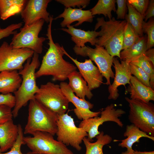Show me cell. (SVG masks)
Wrapping results in <instances>:
<instances>
[{"instance_id": "6da1fadb", "label": "cell", "mask_w": 154, "mask_h": 154, "mask_svg": "<svg viewBox=\"0 0 154 154\" xmlns=\"http://www.w3.org/2000/svg\"><path fill=\"white\" fill-rule=\"evenodd\" d=\"M53 16H50L46 36L48 40L49 48L44 56L40 68L36 72V78L45 76H52L53 80L64 82L68 75L76 70L77 67L64 59V54L62 46L54 43L52 35V25Z\"/></svg>"}, {"instance_id": "7a4b0ae2", "label": "cell", "mask_w": 154, "mask_h": 154, "mask_svg": "<svg viewBox=\"0 0 154 154\" xmlns=\"http://www.w3.org/2000/svg\"><path fill=\"white\" fill-rule=\"evenodd\" d=\"M94 31L100 27L99 36L97 38L96 44L104 47L113 57L120 58L122 50L123 33L127 21L124 20H117L114 17L106 21L103 17H98Z\"/></svg>"}, {"instance_id": "3957f363", "label": "cell", "mask_w": 154, "mask_h": 154, "mask_svg": "<svg viewBox=\"0 0 154 154\" xmlns=\"http://www.w3.org/2000/svg\"><path fill=\"white\" fill-rule=\"evenodd\" d=\"M32 57V60L29 58L27 60L23 68L19 72L22 81L19 88L14 93L16 103L12 112L14 118L18 116L22 108L27 105L29 101L35 98V95L39 89L35 76L36 70L40 65L39 55L34 52Z\"/></svg>"}, {"instance_id": "277c9868", "label": "cell", "mask_w": 154, "mask_h": 154, "mask_svg": "<svg viewBox=\"0 0 154 154\" xmlns=\"http://www.w3.org/2000/svg\"><path fill=\"white\" fill-rule=\"evenodd\" d=\"M58 115L34 98L29 101L27 121L24 134L37 131L46 132L53 135L57 131Z\"/></svg>"}, {"instance_id": "5b68a950", "label": "cell", "mask_w": 154, "mask_h": 154, "mask_svg": "<svg viewBox=\"0 0 154 154\" xmlns=\"http://www.w3.org/2000/svg\"><path fill=\"white\" fill-rule=\"evenodd\" d=\"M129 107V121L148 135L154 137V105L151 102L125 98Z\"/></svg>"}, {"instance_id": "8992f818", "label": "cell", "mask_w": 154, "mask_h": 154, "mask_svg": "<svg viewBox=\"0 0 154 154\" xmlns=\"http://www.w3.org/2000/svg\"><path fill=\"white\" fill-rule=\"evenodd\" d=\"M33 136L23 137L24 144L31 151L43 154H75L62 143L56 140L52 134L37 131Z\"/></svg>"}, {"instance_id": "52a82bcc", "label": "cell", "mask_w": 154, "mask_h": 154, "mask_svg": "<svg viewBox=\"0 0 154 154\" xmlns=\"http://www.w3.org/2000/svg\"><path fill=\"white\" fill-rule=\"evenodd\" d=\"M39 20L33 23L21 28L19 32L15 34L10 44L16 48H26L38 54L43 50L44 42L46 38L38 35L44 22Z\"/></svg>"}, {"instance_id": "ba28073f", "label": "cell", "mask_w": 154, "mask_h": 154, "mask_svg": "<svg viewBox=\"0 0 154 154\" xmlns=\"http://www.w3.org/2000/svg\"><path fill=\"white\" fill-rule=\"evenodd\" d=\"M57 140L66 145H70L80 151V144L87 133L82 128L76 125L74 119L67 113L58 115L57 121Z\"/></svg>"}, {"instance_id": "9c48e42d", "label": "cell", "mask_w": 154, "mask_h": 154, "mask_svg": "<svg viewBox=\"0 0 154 154\" xmlns=\"http://www.w3.org/2000/svg\"><path fill=\"white\" fill-rule=\"evenodd\" d=\"M35 99L58 115L66 113L69 103L59 85L51 82L41 85Z\"/></svg>"}, {"instance_id": "30bf717a", "label": "cell", "mask_w": 154, "mask_h": 154, "mask_svg": "<svg viewBox=\"0 0 154 154\" xmlns=\"http://www.w3.org/2000/svg\"><path fill=\"white\" fill-rule=\"evenodd\" d=\"M95 46V48H93L88 46L80 47L75 45L73 50L76 55L84 57H88L89 59L94 61L103 77L106 79V82L104 84L110 85V78H114L115 74L112 68L114 57L104 47L96 44Z\"/></svg>"}, {"instance_id": "8fae6325", "label": "cell", "mask_w": 154, "mask_h": 154, "mask_svg": "<svg viewBox=\"0 0 154 154\" xmlns=\"http://www.w3.org/2000/svg\"><path fill=\"white\" fill-rule=\"evenodd\" d=\"M115 107L114 104H111L101 110L100 117L90 118L80 122L78 127L82 128L87 133V138L89 141H94L93 139L100 133L99 127L104 122H114L120 127H123V124L119 118L126 112L121 109H116Z\"/></svg>"}, {"instance_id": "7c38bea8", "label": "cell", "mask_w": 154, "mask_h": 154, "mask_svg": "<svg viewBox=\"0 0 154 154\" xmlns=\"http://www.w3.org/2000/svg\"><path fill=\"white\" fill-rule=\"evenodd\" d=\"M34 53L29 49L13 48L7 42H3L0 46V72L21 70L24 63L32 57Z\"/></svg>"}, {"instance_id": "4fadbf2b", "label": "cell", "mask_w": 154, "mask_h": 154, "mask_svg": "<svg viewBox=\"0 0 154 154\" xmlns=\"http://www.w3.org/2000/svg\"><path fill=\"white\" fill-rule=\"evenodd\" d=\"M50 0H29L21 12V17L24 23L23 27L29 26L36 21L43 19L48 23L50 13L47 10Z\"/></svg>"}, {"instance_id": "5bb4252c", "label": "cell", "mask_w": 154, "mask_h": 154, "mask_svg": "<svg viewBox=\"0 0 154 154\" xmlns=\"http://www.w3.org/2000/svg\"><path fill=\"white\" fill-rule=\"evenodd\" d=\"M59 85L69 102H71L75 106L74 112L78 119L86 120L98 117L100 114L101 110L97 112L91 111L90 110L93 108L94 104L85 99H83L76 96L68 83L62 82Z\"/></svg>"}, {"instance_id": "9a60e30c", "label": "cell", "mask_w": 154, "mask_h": 154, "mask_svg": "<svg viewBox=\"0 0 154 154\" xmlns=\"http://www.w3.org/2000/svg\"><path fill=\"white\" fill-rule=\"evenodd\" d=\"M64 54L74 63L79 72L87 82L89 89L92 90L99 88L103 83V76L98 68L90 59H86L84 62L78 61L70 55L61 46Z\"/></svg>"}, {"instance_id": "2e32d148", "label": "cell", "mask_w": 154, "mask_h": 154, "mask_svg": "<svg viewBox=\"0 0 154 154\" xmlns=\"http://www.w3.org/2000/svg\"><path fill=\"white\" fill-rule=\"evenodd\" d=\"M130 63L126 60H122L120 62L117 58H113V66L115 74L113 83L108 87V99L117 100L119 96L118 87L121 85L125 87L126 84H130V77L132 75L130 69Z\"/></svg>"}, {"instance_id": "e0dca14e", "label": "cell", "mask_w": 154, "mask_h": 154, "mask_svg": "<svg viewBox=\"0 0 154 154\" xmlns=\"http://www.w3.org/2000/svg\"><path fill=\"white\" fill-rule=\"evenodd\" d=\"M94 16L92 15L90 10H83L81 8H73L71 7L65 8L62 13L54 19L56 20L62 18L63 21L60 25L62 27L70 25L72 23L77 21L78 22L73 26H78L84 22L92 23Z\"/></svg>"}, {"instance_id": "ac0fdd59", "label": "cell", "mask_w": 154, "mask_h": 154, "mask_svg": "<svg viewBox=\"0 0 154 154\" xmlns=\"http://www.w3.org/2000/svg\"><path fill=\"white\" fill-rule=\"evenodd\" d=\"M130 82L125 91L130 94V99L147 103L154 100V90L150 87L146 86L132 75Z\"/></svg>"}, {"instance_id": "d6986e66", "label": "cell", "mask_w": 154, "mask_h": 154, "mask_svg": "<svg viewBox=\"0 0 154 154\" xmlns=\"http://www.w3.org/2000/svg\"><path fill=\"white\" fill-rule=\"evenodd\" d=\"M18 125L12 119L0 124V149L1 153L11 149L16 141L19 135Z\"/></svg>"}, {"instance_id": "ffe728a7", "label": "cell", "mask_w": 154, "mask_h": 154, "mask_svg": "<svg viewBox=\"0 0 154 154\" xmlns=\"http://www.w3.org/2000/svg\"><path fill=\"white\" fill-rule=\"evenodd\" d=\"M67 29L62 28L60 29L69 34L71 36V40L78 47L84 46L85 44L90 43L92 46L96 44V39L99 36V32L95 31H85L81 29H76L73 26H66Z\"/></svg>"}, {"instance_id": "44dd1931", "label": "cell", "mask_w": 154, "mask_h": 154, "mask_svg": "<svg viewBox=\"0 0 154 154\" xmlns=\"http://www.w3.org/2000/svg\"><path fill=\"white\" fill-rule=\"evenodd\" d=\"M123 135L127 138L121 140V142L119 143L118 146L126 148L127 150L121 154H131L134 150L132 148L133 144L139 143L141 137L147 138L154 141V137L149 135L132 124L127 125Z\"/></svg>"}, {"instance_id": "7402d4cb", "label": "cell", "mask_w": 154, "mask_h": 154, "mask_svg": "<svg viewBox=\"0 0 154 154\" xmlns=\"http://www.w3.org/2000/svg\"><path fill=\"white\" fill-rule=\"evenodd\" d=\"M22 78L17 70L0 72V93H14L20 86Z\"/></svg>"}, {"instance_id": "603a6c76", "label": "cell", "mask_w": 154, "mask_h": 154, "mask_svg": "<svg viewBox=\"0 0 154 154\" xmlns=\"http://www.w3.org/2000/svg\"><path fill=\"white\" fill-rule=\"evenodd\" d=\"M68 79L70 87L76 96L83 99H85L86 96L89 100L92 98L93 95L79 72L76 70L72 72Z\"/></svg>"}, {"instance_id": "cb8c5ba5", "label": "cell", "mask_w": 154, "mask_h": 154, "mask_svg": "<svg viewBox=\"0 0 154 154\" xmlns=\"http://www.w3.org/2000/svg\"><path fill=\"white\" fill-rule=\"evenodd\" d=\"M27 0H0V18L5 20L21 13Z\"/></svg>"}, {"instance_id": "d4e9b609", "label": "cell", "mask_w": 154, "mask_h": 154, "mask_svg": "<svg viewBox=\"0 0 154 154\" xmlns=\"http://www.w3.org/2000/svg\"><path fill=\"white\" fill-rule=\"evenodd\" d=\"M96 137L97 140L94 143L89 141L86 137L83 139V141L86 148L85 154H104L103 147L110 143L112 140V137L108 134H104L102 131Z\"/></svg>"}, {"instance_id": "484cf974", "label": "cell", "mask_w": 154, "mask_h": 154, "mask_svg": "<svg viewBox=\"0 0 154 154\" xmlns=\"http://www.w3.org/2000/svg\"><path fill=\"white\" fill-rule=\"evenodd\" d=\"M147 50V36L140 37L135 43L120 53V59L122 60L129 61L131 58L145 53Z\"/></svg>"}, {"instance_id": "4316f807", "label": "cell", "mask_w": 154, "mask_h": 154, "mask_svg": "<svg viewBox=\"0 0 154 154\" xmlns=\"http://www.w3.org/2000/svg\"><path fill=\"white\" fill-rule=\"evenodd\" d=\"M128 61L141 68L149 76L150 87L154 90V66L146 56L145 53L133 58Z\"/></svg>"}, {"instance_id": "83f0119b", "label": "cell", "mask_w": 154, "mask_h": 154, "mask_svg": "<svg viewBox=\"0 0 154 154\" xmlns=\"http://www.w3.org/2000/svg\"><path fill=\"white\" fill-rule=\"evenodd\" d=\"M128 14H127L125 20L132 26L138 34L141 37L143 36L142 25L144 19V16L137 11L127 1Z\"/></svg>"}, {"instance_id": "f1b7e54d", "label": "cell", "mask_w": 154, "mask_h": 154, "mask_svg": "<svg viewBox=\"0 0 154 154\" xmlns=\"http://www.w3.org/2000/svg\"><path fill=\"white\" fill-rule=\"evenodd\" d=\"M115 0H99L95 5L90 10L93 16L103 15L111 19L112 18V12L116 11Z\"/></svg>"}, {"instance_id": "f546056e", "label": "cell", "mask_w": 154, "mask_h": 154, "mask_svg": "<svg viewBox=\"0 0 154 154\" xmlns=\"http://www.w3.org/2000/svg\"><path fill=\"white\" fill-rule=\"evenodd\" d=\"M140 37L131 25L127 22L123 33L122 50L131 46L137 41Z\"/></svg>"}, {"instance_id": "4dcf8cb0", "label": "cell", "mask_w": 154, "mask_h": 154, "mask_svg": "<svg viewBox=\"0 0 154 154\" xmlns=\"http://www.w3.org/2000/svg\"><path fill=\"white\" fill-rule=\"evenodd\" d=\"M143 33L147 35V50L154 46V19L153 17L149 19L147 22L143 21L142 25Z\"/></svg>"}, {"instance_id": "1f68e13d", "label": "cell", "mask_w": 154, "mask_h": 154, "mask_svg": "<svg viewBox=\"0 0 154 154\" xmlns=\"http://www.w3.org/2000/svg\"><path fill=\"white\" fill-rule=\"evenodd\" d=\"M129 67L131 74L147 87H150L149 76L141 68L130 63Z\"/></svg>"}, {"instance_id": "d6a6232c", "label": "cell", "mask_w": 154, "mask_h": 154, "mask_svg": "<svg viewBox=\"0 0 154 154\" xmlns=\"http://www.w3.org/2000/svg\"><path fill=\"white\" fill-rule=\"evenodd\" d=\"M19 135L15 143L9 151L5 153H0V154H26L23 153L21 151L22 145L24 144L23 141V131L20 124H18Z\"/></svg>"}, {"instance_id": "836d02e7", "label": "cell", "mask_w": 154, "mask_h": 154, "mask_svg": "<svg viewBox=\"0 0 154 154\" xmlns=\"http://www.w3.org/2000/svg\"><path fill=\"white\" fill-rule=\"evenodd\" d=\"M56 2L63 5L65 8L77 6L80 8H84L89 4L90 0H56Z\"/></svg>"}, {"instance_id": "e575fe53", "label": "cell", "mask_w": 154, "mask_h": 154, "mask_svg": "<svg viewBox=\"0 0 154 154\" xmlns=\"http://www.w3.org/2000/svg\"><path fill=\"white\" fill-rule=\"evenodd\" d=\"M128 3L132 5L135 10L144 16L149 5V0H128Z\"/></svg>"}, {"instance_id": "d590c367", "label": "cell", "mask_w": 154, "mask_h": 154, "mask_svg": "<svg viewBox=\"0 0 154 154\" xmlns=\"http://www.w3.org/2000/svg\"><path fill=\"white\" fill-rule=\"evenodd\" d=\"M22 25L23 23L20 22L12 24L4 28H1L0 29V40L16 33V30L20 28Z\"/></svg>"}, {"instance_id": "8d00e7d4", "label": "cell", "mask_w": 154, "mask_h": 154, "mask_svg": "<svg viewBox=\"0 0 154 154\" xmlns=\"http://www.w3.org/2000/svg\"><path fill=\"white\" fill-rule=\"evenodd\" d=\"M12 108L5 105H0V124L12 119Z\"/></svg>"}, {"instance_id": "74e56055", "label": "cell", "mask_w": 154, "mask_h": 154, "mask_svg": "<svg viewBox=\"0 0 154 154\" xmlns=\"http://www.w3.org/2000/svg\"><path fill=\"white\" fill-rule=\"evenodd\" d=\"M15 103V97L12 93L0 94V105H5L12 108Z\"/></svg>"}, {"instance_id": "f35d334b", "label": "cell", "mask_w": 154, "mask_h": 154, "mask_svg": "<svg viewBox=\"0 0 154 154\" xmlns=\"http://www.w3.org/2000/svg\"><path fill=\"white\" fill-rule=\"evenodd\" d=\"M126 0H116V2L117 6L116 10L117 19H124L126 15L127 8V6Z\"/></svg>"}, {"instance_id": "ab89813d", "label": "cell", "mask_w": 154, "mask_h": 154, "mask_svg": "<svg viewBox=\"0 0 154 154\" xmlns=\"http://www.w3.org/2000/svg\"><path fill=\"white\" fill-rule=\"evenodd\" d=\"M154 16V0H149L148 6L144 15L145 21Z\"/></svg>"}, {"instance_id": "60d3db41", "label": "cell", "mask_w": 154, "mask_h": 154, "mask_svg": "<svg viewBox=\"0 0 154 154\" xmlns=\"http://www.w3.org/2000/svg\"><path fill=\"white\" fill-rule=\"evenodd\" d=\"M145 54L154 66V49L151 48L148 49Z\"/></svg>"}, {"instance_id": "b9f144b4", "label": "cell", "mask_w": 154, "mask_h": 154, "mask_svg": "<svg viewBox=\"0 0 154 154\" xmlns=\"http://www.w3.org/2000/svg\"><path fill=\"white\" fill-rule=\"evenodd\" d=\"M131 154H154V151H140L134 150Z\"/></svg>"}, {"instance_id": "7bdbcfd3", "label": "cell", "mask_w": 154, "mask_h": 154, "mask_svg": "<svg viewBox=\"0 0 154 154\" xmlns=\"http://www.w3.org/2000/svg\"><path fill=\"white\" fill-rule=\"evenodd\" d=\"M26 154H41V153H35V152H32V151H29V152H27L26 153Z\"/></svg>"}, {"instance_id": "ee69618b", "label": "cell", "mask_w": 154, "mask_h": 154, "mask_svg": "<svg viewBox=\"0 0 154 154\" xmlns=\"http://www.w3.org/2000/svg\"><path fill=\"white\" fill-rule=\"evenodd\" d=\"M0 153H1V150H0Z\"/></svg>"}, {"instance_id": "f6af8a7d", "label": "cell", "mask_w": 154, "mask_h": 154, "mask_svg": "<svg viewBox=\"0 0 154 154\" xmlns=\"http://www.w3.org/2000/svg\"><path fill=\"white\" fill-rule=\"evenodd\" d=\"M1 27L0 26V29H1Z\"/></svg>"}]
</instances>
